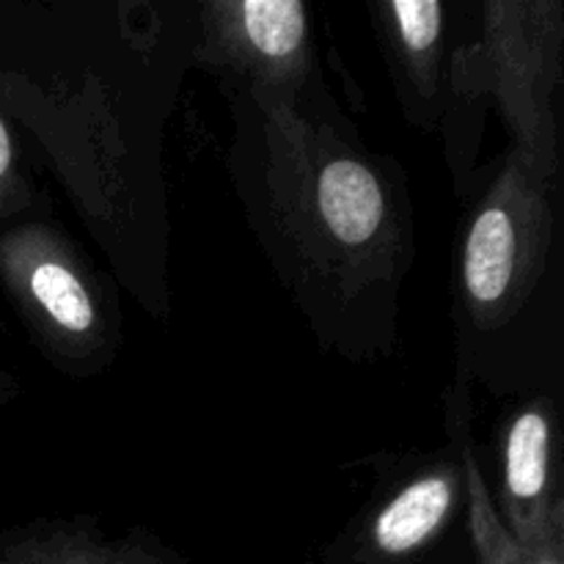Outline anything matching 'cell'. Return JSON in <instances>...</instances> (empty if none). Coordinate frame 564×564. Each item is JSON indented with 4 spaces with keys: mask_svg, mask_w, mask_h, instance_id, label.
Returning <instances> with one entry per match:
<instances>
[{
    "mask_svg": "<svg viewBox=\"0 0 564 564\" xmlns=\"http://www.w3.org/2000/svg\"><path fill=\"white\" fill-rule=\"evenodd\" d=\"M543 220L545 209L521 180H505L479 209L463 248V286L479 312L501 317L521 301L543 246Z\"/></svg>",
    "mask_w": 564,
    "mask_h": 564,
    "instance_id": "6da1fadb",
    "label": "cell"
},
{
    "mask_svg": "<svg viewBox=\"0 0 564 564\" xmlns=\"http://www.w3.org/2000/svg\"><path fill=\"white\" fill-rule=\"evenodd\" d=\"M213 44L262 80H290L306 66L308 20L297 0H246L207 9Z\"/></svg>",
    "mask_w": 564,
    "mask_h": 564,
    "instance_id": "7a4b0ae2",
    "label": "cell"
},
{
    "mask_svg": "<svg viewBox=\"0 0 564 564\" xmlns=\"http://www.w3.org/2000/svg\"><path fill=\"white\" fill-rule=\"evenodd\" d=\"M0 275L11 290H20L53 328L69 336H91L97 328V306L80 275L61 259L47 257L28 235L0 240Z\"/></svg>",
    "mask_w": 564,
    "mask_h": 564,
    "instance_id": "3957f363",
    "label": "cell"
},
{
    "mask_svg": "<svg viewBox=\"0 0 564 564\" xmlns=\"http://www.w3.org/2000/svg\"><path fill=\"white\" fill-rule=\"evenodd\" d=\"M551 416L543 405L518 413L505 444V496L518 545H532L562 527L549 512Z\"/></svg>",
    "mask_w": 564,
    "mask_h": 564,
    "instance_id": "277c9868",
    "label": "cell"
},
{
    "mask_svg": "<svg viewBox=\"0 0 564 564\" xmlns=\"http://www.w3.org/2000/svg\"><path fill=\"white\" fill-rule=\"evenodd\" d=\"M455 505V479L452 474H427L408 485L380 510L372 523V549L386 560L411 556L430 543L444 527Z\"/></svg>",
    "mask_w": 564,
    "mask_h": 564,
    "instance_id": "5b68a950",
    "label": "cell"
},
{
    "mask_svg": "<svg viewBox=\"0 0 564 564\" xmlns=\"http://www.w3.org/2000/svg\"><path fill=\"white\" fill-rule=\"evenodd\" d=\"M319 213L330 235L347 246H367L386 220L378 176L358 160H334L319 176Z\"/></svg>",
    "mask_w": 564,
    "mask_h": 564,
    "instance_id": "8992f818",
    "label": "cell"
},
{
    "mask_svg": "<svg viewBox=\"0 0 564 564\" xmlns=\"http://www.w3.org/2000/svg\"><path fill=\"white\" fill-rule=\"evenodd\" d=\"M0 564H169L132 545L97 543L83 534H31L0 543Z\"/></svg>",
    "mask_w": 564,
    "mask_h": 564,
    "instance_id": "52a82bcc",
    "label": "cell"
},
{
    "mask_svg": "<svg viewBox=\"0 0 564 564\" xmlns=\"http://www.w3.org/2000/svg\"><path fill=\"white\" fill-rule=\"evenodd\" d=\"M391 14V28L400 42L402 55L411 66L419 86H435V58H438L441 28H444V6L435 0H397L386 9Z\"/></svg>",
    "mask_w": 564,
    "mask_h": 564,
    "instance_id": "ba28073f",
    "label": "cell"
},
{
    "mask_svg": "<svg viewBox=\"0 0 564 564\" xmlns=\"http://www.w3.org/2000/svg\"><path fill=\"white\" fill-rule=\"evenodd\" d=\"M20 204V176H17V154L9 127L0 119V215L11 213Z\"/></svg>",
    "mask_w": 564,
    "mask_h": 564,
    "instance_id": "9c48e42d",
    "label": "cell"
},
{
    "mask_svg": "<svg viewBox=\"0 0 564 564\" xmlns=\"http://www.w3.org/2000/svg\"><path fill=\"white\" fill-rule=\"evenodd\" d=\"M512 564H562V527L540 538L538 543L521 545V554Z\"/></svg>",
    "mask_w": 564,
    "mask_h": 564,
    "instance_id": "30bf717a",
    "label": "cell"
}]
</instances>
